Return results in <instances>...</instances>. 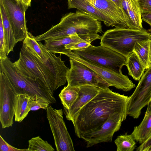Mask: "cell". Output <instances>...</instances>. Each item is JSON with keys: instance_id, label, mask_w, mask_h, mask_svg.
I'll use <instances>...</instances> for the list:
<instances>
[{"instance_id": "obj_20", "label": "cell", "mask_w": 151, "mask_h": 151, "mask_svg": "<svg viewBox=\"0 0 151 151\" xmlns=\"http://www.w3.org/2000/svg\"><path fill=\"white\" fill-rule=\"evenodd\" d=\"M129 75L136 81L139 80L146 69L136 53L133 52L126 58Z\"/></svg>"}, {"instance_id": "obj_21", "label": "cell", "mask_w": 151, "mask_h": 151, "mask_svg": "<svg viewBox=\"0 0 151 151\" xmlns=\"http://www.w3.org/2000/svg\"><path fill=\"white\" fill-rule=\"evenodd\" d=\"M30 97L25 94L16 95L14 104L15 122H20L28 115L30 111L28 106Z\"/></svg>"}, {"instance_id": "obj_3", "label": "cell", "mask_w": 151, "mask_h": 151, "mask_svg": "<svg viewBox=\"0 0 151 151\" xmlns=\"http://www.w3.org/2000/svg\"><path fill=\"white\" fill-rule=\"evenodd\" d=\"M102 32L100 21L77 10L75 12L65 14L59 23L43 34L35 37V38L37 41L40 42L77 34L83 39L92 42L97 39L100 40L101 36L98 33Z\"/></svg>"}, {"instance_id": "obj_15", "label": "cell", "mask_w": 151, "mask_h": 151, "mask_svg": "<svg viewBox=\"0 0 151 151\" xmlns=\"http://www.w3.org/2000/svg\"><path fill=\"white\" fill-rule=\"evenodd\" d=\"M67 0L68 9H76L77 10L103 22L107 26L122 28L105 13L94 7L88 0Z\"/></svg>"}, {"instance_id": "obj_10", "label": "cell", "mask_w": 151, "mask_h": 151, "mask_svg": "<svg viewBox=\"0 0 151 151\" xmlns=\"http://www.w3.org/2000/svg\"><path fill=\"white\" fill-rule=\"evenodd\" d=\"M12 26L16 43L23 41L28 32L25 13L29 7L16 0H0Z\"/></svg>"}, {"instance_id": "obj_23", "label": "cell", "mask_w": 151, "mask_h": 151, "mask_svg": "<svg viewBox=\"0 0 151 151\" xmlns=\"http://www.w3.org/2000/svg\"><path fill=\"white\" fill-rule=\"evenodd\" d=\"M117 151H133L136 146V141L132 134L127 132L118 136L114 140Z\"/></svg>"}, {"instance_id": "obj_25", "label": "cell", "mask_w": 151, "mask_h": 151, "mask_svg": "<svg viewBox=\"0 0 151 151\" xmlns=\"http://www.w3.org/2000/svg\"><path fill=\"white\" fill-rule=\"evenodd\" d=\"M27 151H54V149L48 142L39 136L32 138L28 141Z\"/></svg>"}, {"instance_id": "obj_14", "label": "cell", "mask_w": 151, "mask_h": 151, "mask_svg": "<svg viewBox=\"0 0 151 151\" xmlns=\"http://www.w3.org/2000/svg\"><path fill=\"white\" fill-rule=\"evenodd\" d=\"M93 6L105 13L122 28L133 29L131 20L124 9L111 0H88Z\"/></svg>"}, {"instance_id": "obj_7", "label": "cell", "mask_w": 151, "mask_h": 151, "mask_svg": "<svg viewBox=\"0 0 151 151\" xmlns=\"http://www.w3.org/2000/svg\"><path fill=\"white\" fill-rule=\"evenodd\" d=\"M70 65L67 74L68 85L79 87L91 86L101 89L110 85L91 69L79 62L70 58Z\"/></svg>"}, {"instance_id": "obj_8", "label": "cell", "mask_w": 151, "mask_h": 151, "mask_svg": "<svg viewBox=\"0 0 151 151\" xmlns=\"http://www.w3.org/2000/svg\"><path fill=\"white\" fill-rule=\"evenodd\" d=\"M47 117L57 151H74L73 143L68 131L62 109L49 106L46 109Z\"/></svg>"}, {"instance_id": "obj_30", "label": "cell", "mask_w": 151, "mask_h": 151, "mask_svg": "<svg viewBox=\"0 0 151 151\" xmlns=\"http://www.w3.org/2000/svg\"><path fill=\"white\" fill-rule=\"evenodd\" d=\"M91 43L86 41H83L79 43H71L66 45L65 48L72 51L75 50H82L89 47Z\"/></svg>"}, {"instance_id": "obj_6", "label": "cell", "mask_w": 151, "mask_h": 151, "mask_svg": "<svg viewBox=\"0 0 151 151\" xmlns=\"http://www.w3.org/2000/svg\"><path fill=\"white\" fill-rule=\"evenodd\" d=\"M72 51L84 60L114 72L122 73L124 65L127 66L126 57L106 46H95L91 44L87 48Z\"/></svg>"}, {"instance_id": "obj_1", "label": "cell", "mask_w": 151, "mask_h": 151, "mask_svg": "<svg viewBox=\"0 0 151 151\" xmlns=\"http://www.w3.org/2000/svg\"><path fill=\"white\" fill-rule=\"evenodd\" d=\"M129 96L114 92L109 88H100L98 93L80 110L72 123L79 138L84 134L100 128L112 115L127 116Z\"/></svg>"}, {"instance_id": "obj_4", "label": "cell", "mask_w": 151, "mask_h": 151, "mask_svg": "<svg viewBox=\"0 0 151 151\" xmlns=\"http://www.w3.org/2000/svg\"><path fill=\"white\" fill-rule=\"evenodd\" d=\"M0 60V70L7 77L16 94L26 95L35 99H43L50 104L56 102L54 96L43 83L22 74L8 57Z\"/></svg>"}, {"instance_id": "obj_2", "label": "cell", "mask_w": 151, "mask_h": 151, "mask_svg": "<svg viewBox=\"0 0 151 151\" xmlns=\"http://www.w3.org/2000/svg\"><path fill=\"white\" fill-rule=\"evenodd\" d=\"M61 55L58 57L55 55L47 63H44L22 45L19 58L13 64L22 75L43 83L54 96V91L65 83L69 69L61 60Z\"/></svg>"}, {"instance_id": "obj_26", "label": "cell", "mask_w": 151, "mask_h": 151, "mask_svg": "<svg viewBox=\"0 0 151 151\" xmlns=\"http://www.w3.org/2000/svg\"><path fill=\"white\" fill-rule=\"evenodd\" d=\"M50 104L46 100L42 98L35 99L30 97L28 106L30 111H35L40 109H47Z\"/></svg>"}, {"instance_id": "obj_28", "label": "cell", "mask_w": 151, "mask_h": 151, "mask_svg": "<svg viewBox=\"0 0 151 151\" xmlns=\"http://www.w3.org/2000/svg\"><path fill=\"white\" fill-rule=\"evenodd\" d=\"M141 14L151 13V0H135Z\"/></svg>"}, {"instance_id": "obj_9", "label": "cell", "mask_w": 151, "mask_h": 151, "mask_svg": "<svg viewBox=\"0 0 151 151\" xmlns=\"http://www.w3.org/2000/svg\"><path fill=\"white\" fill-rule=\"evenodd\" d=\"M132 94L129 96L127 113L134 119L140 116L142 109L151 101V66L139 80Z\"/></svg>"}, {"instance_id": "obj_13", "label": "cell", "mask_w": 151, "mask_h": 151, "mask_svg": "<svg viewBox=\"0 0 151 151\" xmlns=\"http://www.w3.org/2000/svg\"><path fill=\"white\" fill-rule=\"evenodd\" d=\"M16 95L8 78L0 70V121L3 129L13 124Z\"/></svg>"}, {"instance_id": "obj_11", "label": "cell", "mask_w": 151, "mask_h": 151, "mask_svg": "<svg viewBox=\"0 0 151 151\" xmlns=\"http://www.w3.org/2000/svg\"><path fill=\"white\" fill-rule=\"evenodd\" d=\"M127 116L116 113L110 116L98 129L86 133L81 137L86 142L87 147L104 142H111L114 133L119 131Z\"/></svg>"}, {"instance_id": "obj_16", "label": "cell", "mask_w": 151, "mask_h": 151, "mask_svg": "<svg viewBox=\"0 0 151 151\" xmlns=\"http://www.w3.org/2000/svg\"><path fill=\"white\" fill-rule=\"evenodd\" d=\"M78 96L69 109H64L67 120L72 122L81 109L99 93L100 88L93 86H83L79 87Z\"/></svg>"}, {"instance_id": "obj_5", "label": "cell", "mask_w": 151, "mask_h": 151, "mask_svg": "<svg viewBox=\"0 0 151 151\" xmlns=\"http://www.w3.org/2000/svg\"><path fill=\"white\" fill-rule=\"evenodd\" d=\"M151 39V33L143 27L139 29L115 27L104 32L100 44L126 58L134 52L136 42Z\"/></svg>"}, {"instance_id": "obj_34", "label": "cell", "mask_w": 151, "mask_h": 151, "mask_svg": "<svg viewBox=\"0 0 151 151\" xmlns=\"http://www.w3.org/2000/svg\"><path fill=\"white\" fill-rule=\"evenodd\" d=\"M119 7L123 8L122 0H111ZM124 9V8H123Z\"/></svg>"}, {"instance_id": "obj_32", "label": "cell", "mask_w": 151, "mask_h": 151, "mask_svg": "<svg viewBox=\"0 0 151 151\" xmlns=\"http://www.w3.org/2000/svg\"><path fill=\"white\" fill-rule=\"evenodd\" d=\"M141 18L142 21H144L150 25V28L148 30L151 33V13L142 14Z\"/></svg>"}, {"instance_id": "obj_36", "label": "cell", "mask_w": 151, "mask_h": 151, "mask_svg": "<svg viewBox=\"0 0 151 151\" xmlns=\"http://www.w3.org/2000/svg\"><path fill=\"white\" fill-rule=\"evenodd\" d=\"M18 1H20V0H16Z\"/></svg>"}, {"instance_id": "obj_22", "label": "cell", "mask_w": 151, "mask_h": 151, "mask_svg": "<svg viewBox=\"0 0 151 151\" xmlns=\"http://www.w3.org/2000/svg\"><path fill=\"white\" fill-rule=\"evenodd\" d=\"M80 87L67 85L62 90L59 95L64 109H69L78 98Z\"/></svg>"}, {"instance_id": "obj_19", "label": "cell", "mask_w": 151, "mask_h": 151, "mask_svg": "<svg viewBox=\"0 0 151 151\" xmlns=\"http://www.w3.org/2000/svg\"><path fill=\"white\" fill-rule=\"evenodd\" d=\"M0 12L1 15L4 30V37L7 55L13 51L17 44L13 32L3 4L0 3Z\"/></svg>"}, {"instance_id": "obj_35", "label": "cell", "mask_w": 151, "mask_h": 151, "mask_svg": "<svg viewBox=\"0 0 151 151\" xmlns=\"http://www.w3.org/2000/svg\"><path fill=\"white\" fill-rule=\"evenodd\" d=\"M20 1L28 6H31V0H20Z\"/></svg>"}, {"instance_id": "obj_27", "label": "cell", "mask_w": 151, "mask_h": 151, "mask_svg": "<svg viewBox=\"0 0 151 151\" xmlns=\"http://www.w3.org/2000/svg\"><path fill=\"white\" fill-rule=\"evenodd\" d=\"M2 20L1 15L0 17V60H4L7 58Z\"/></svg>"}, {"instance_id": "obj_29", "label": "cell", "mask_w": 151, "mask_h": 151, "mask_svg": "<svg viewBox=\"0 0 151 151\" xmlns=\"http://www.w3.org/2000/svg\"><path fill=\"white\" fill-rule=\"evenodd\" d=\"M0 151H27V149H20L16 148L7 143L0 135Z\"/></svg>"}, {"instance_id": "obj_31", "label": "cell", "mask_w": 151, "mask_h": 151, "mask_svg": "<svg viewBox=\"0 0 151 151\" xmlns=\"http://www.w3.org/2000/svg\"><path fill=\"white\" fill-rule=\"evenodd\" d=\"M137 151H151V132L146 140L136 150Z\"/></svg>"}, {"instance_id": "obj_18", "label": "cell", "mask_w": 151, "mask_h": 151, "mask_svg": "<svg viewBox=\"0 0 151 151\" xmlns=\"http://www.w3.org/2000/svg\"><path fill=\"white\" fill-rule=\"evenodd\" d=\"M151 132V101L147 108L142 121L138 126L134 127L132 133L136 142L140 144L147 139Z\"/></svg>"}, {"instance_id": "obj_12", "label": "cell", "mask_w": 151, "mask_h": 151, "mask_svg": "<svg viewBox=\"0 0 151 151\" xmlns=\"http://www.w3.org/2000/svg\"><path fill=\"white\" fill-rule=\"evenodd\" d=\"M70 58L79 62L91 69L110 85L124 91H128L135 87V85L128 77L122 73L114 72L97 65L89 62L80 58L72 51L66 55Z\"/></svg>"}, {"instance_id": "obj_17", "label": "cell", "mask_w": 151, "mask_h": 151, "mask_svg": "<svg viewBox=\"0 0 151 151\" xmlns=\"http://www.w3.org/2000/svg\"><path fill=\"white\" fill-rule=\"evenodd\" d=\"M44 41L43 45L48 50L53 53H58L65 55L71 51L65 48V46L68 44L83 41L92 42L83 39L77 34L64 37L47 39Z\"/></svg>"}, {"instance_id": "obj_33", "label": "cell", "mask_w": 151, "mask_h": 151, "mask_svg": "<svg viewBox=\"0 0 151 151\" xmlns=\"http://www.w3.org/2000/svg\"><path fill=\"white\" fill-rule=\"evenodd\" d=\"M150 66H151V39L150 40L149 52L148 63L149 68Z\"/></svg>"}, {"instance_id": "obj_24", "label": "cell", "mask_w": 151, "mask_h": 151, "mask_svg": "<svg viewBox=\"0 0 151 151\" xmlns=\"http://www.w3.org/2000/svg\"><path fill=\"white\" fill-rule=\"evenodd\" d=\"M150 40L137 42L134 47V52L138 57L146 69L149 68Z\"/></svg>"}]
</instances>
